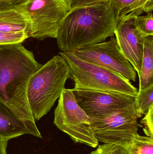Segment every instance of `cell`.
Segmentation results:
<instances>
[{
	"instance_id": "cell-22",
	"label": "cell",
	"mask_w": 153,
	"mask_h": 154,
	"mask_svg": "<svg viewBox=\"0 0 153 154\" xmlns=\"http://www.w3.org/2000/svg\"><path fill=\"white\" fill-rule=\"evenodd\" d=\"M107 0H66L70 9L105 2Z\"/></svg>"
},
{
	"instance_id": "cell-16",
	"label": "cell",
	"mask_w": 153,
	"mask_h": 154,
	"mask_svg": "<svg viewBox=\"0 0 153 154\" xmlns=\"http://www.w3.org/2000/svg\"><path fill=\"white\" fill-rule=\"evenodd\" d=\"M135 103L139 115L142 117L145 115L153 105V86L138 90Z\"/></svg>"
},
{
	"instance_id": "cell-12",
	"label": "cell",
	"mask_w": 153,
	"mask_h": 154,
	"mask_svg": "<svg viewBox=\"0 0 153 154\" xmlns=\"http://www.w3.org/2000/svg\"><path fill=\"white\" fill-rule=\"evenodd\" d=\"M0 32H24L30 38L31 25L29 18L18 5H0Z\"/></svg>"
},
{
	"instance_id": "cell-13",
	"label": "cell",
	"mask_w": 153,
	"mask_h": 154,
	"mask_svg": "<svg viewBox=\"0 0 153 154\" xmlns=\"http://www.w3.org/2000/svg\"><path fill=\"white\" fill-rule=\"evenodd\" d=\"M139 78V90L153 86V37H145L143 42V56Z\"/></svg>"
},
{
	"instance_id": "cell-4",
	"label": "cell",
	"mask_w": 153,
	"mask_h": 154,
	"mask_svg": "<svg viewBox=\"0 0 153 154\" xmlns=\"http://www.w3.org/2000/svg\"><path fill=\"white\" fill-rule=\"evenodd\" d=\"M70 69L74 89L119 92L136 97L138 90L130 81L115 72L81 59L72 52H60Z\"/></svg>"
},
{
	"instance_id": "cell-23",
	"label": "cell",
	"mask_w": 153,
	"mask_h": 154,
	"mask_svg": "<svg viewBox=\"0 0 153 154\" xmlns=\"http://www.w3.org/2000/svg\"><path fill=\"white\" fill-rule=\"evenodd\" d=\"M25 0H0V5H15L22 2Z\"/></svg>"
},
{
	"instance_id": "cell-8",
	"label": "cell",
	"mask_w": 153,
	"mask_h": 154,
	"mask_svg": "<svg viewBox=\"0 0 153 154\" xmlns=\"http://www.w3.org/2000/svg\"><path fill=\"white\" fill-rule=\"evenodd\" d=\"M72 53L84 61L107 69L128 80L136 81V72L122 54L116 38L86 46Z\"/></svg>"
},
{
	"instance_id": "cell-14",
	"label": "cell",
	"mask_w": 153,
	"mask_h": 154,
	"mask_svg": "<svg viewBox=\"0 0 153 154\" xmlns=\"http://www.w3.org/2000/svg\"><path fill=\"white\" fill-rule=\"evenodd\" d=\"M127 148L129 154H153V138L137 133Z\"/></svg>"
},
{
	"instance_id": "cell-5",
	"label": "cell",
	"mask_w": 153,
	"mask_h": 154,
	"mask_svg": "<svg viewBox=\"0 0 153 154\" xmlns=\"http://www.w3.org/2000/svg\"><path fill=\"white\" fill-rule=\"evenodd\" d=\"M54 124L75 143L93 148L99 146V142L91 127L90 119L77 104L71 89L65 88L58 98Z\"/></svg>"
},
{
	"instance_id": "cell-17",
	"label": "cell",
	"mask_w": 153,
	"mask_h": 154,
	"mask_svg": "<svg viewBox=\"0 0 153 154\" xmlns=\"http://www.w3.org/2000/svg\"><path fill=\"white\" fill-rule=\"evenodd\" d=\"M135 24L137 29L144 37L153 36V13L146 15L136 16Z\"/></svg>"
},
{
	"instance_id": "cell-7",
	"label": "cell",
	"mask_w": 153,
	"mask_h": 154,
	"mask_svg": "<svg viewBox=\"0 0 153 154\" xmlns=\"http://www.w3.org/2000/svg\"><path fill=\"white\" fill-rule=\"evenodd\" d=\"M16 5L29 18L30 37L39 40L56 38L61 20L70 10L66 0H25Z\"/></svg>"
},
{
	"instance_id": "cell-19",
	"label": "cell",
	"mask_w": 153,
	"mask_h": 154,
	"mask_svg": "<svg viewBox=\"0 0 153 154\" xmlns=\"http://www.w3.org/2000/svg\"><path fill=\"white\" fill-rule=\"evenodd\" d=\"M29 36L24 32H0V45L22 43Z\"/></svg>"
},
{
	"instance_id": "cell-9",
	"label": "cell",
	"mask_w": 153,
	"mask_h": 154,
	"mask_svg": "<svg viewBox=\"0 0 153 154\" xmlns=\"http://www.w3.org/2000/svg\"><path fill=\"white\" fill-rule=\"evenodd\" d=\"M71 89L77 104L90 119L107 116L135 101V96L119 92Z\"/></svg>"
},
{
	"instance_id": "cell-24",
	"label": "cell",
	"mask_w": 153,
	"mask_h": 154,
	"mask_svg": "<svg viewBox=\"0 0 153 154\" xmlns=\"http://www.w3.org/2000/svg\"><path fill=\"white\" fill-rule=\"evenodd\" d=\"M8 140L0 138V154H7L6 148L8 145Z\"/></svg>"
},
{
	"instance_id": "cell-1",
	"label": "cell",
	"mask_w": 153,
	"mask_h": 154,
	"mask_svg": "<svg viewBox=\"0 0 153 154\" xmlns=\"http://www.w3.org/2000/svg\"><path fill=\"white\" fill-rule=\"evenodd\" d=\"M118 20L108 0L70 9L58 26L56 38L62 52L104 42L113 37Z\"/></svg>"
},
{
	"instance_id": "cell-11",
	"label": "cell",
	"mask_w": 153,
	"mask_h": 154,
	"mask_svg": "<svg viewBox=\"0 0 153 154\" xmlns=\"http://www.w3.org/2000/svg\"><path fill=\"white\" fill-rule=\"evenodd\" d=\"M24 134L42 138L36 123L25 121L0 102V138L9 141Z\"/></svg>"
},
{
	"instance_id": "cell-21",
	"label": "cell",
	"mask_w": 153,
	"mask_h": 154,
	"mask_svg": "<svg viewBox=\"0 0 153 154\" xmlns=\"http://www.w3.org/2000/svg\"><path fill=\"white\" fill-rule=\"evenodd\" d=\"M117 20L118 19L121 12L135 0H108Z\"/></svg>"
},
{
	"instance_id": "cell-18",
	"label": "cell",
	"mask_w": 153,
	"mask_h": 154,
	"mask_svg": "<svg viewBox=\"0 0 153 154\" xmlns=\"http://www.w3.org/2000/svg\"><path fill=\"white\" fill-rule=\"evenodd\" d=\"M90 154H129L126 146L113 143H104L96 147Z\"/></svg>"
},
{
	"instance_id": "cell-10",
	"label": "cell",
	"mask_w": 153,
	"mask_h": 154,
	"mask_svg": "<svg viewBox=\"0 0 153 154\" xmlns=\"http://www.w3.org/2000/svg\"><path fill=\"white\" fill-rule=\"evenodd\" d=\"M134 19L127 14L119 19L115 35L122 54L138 74L143 60L144 37L137 29Z\"/></svg>"
},
{
	"instance_id": "cell-15",
	"label": "cell",
	"mask_w": 153,
	"mask_h": 154,
	"mask_svg": "<svg viewBox=\"0 0 153 154\" xmlns=\"http://www.w3.org/2000/svg\"><path fill=\"white\" fill-rule=\"evenodd\" d=\"M153 0H135L121 12L118 20L127 14L136 17L144 13H153Z\"/></svg>"
},
{
	"instance_id": "cell-3",
	"label": "cell",
	"mask_w": 153,
	"mask_h": 154,
	"mask_svg": "<svg viewBox=\"0 0 153 154\" xmlns=\"http://www.w3.org/2000/svg\"><path fill=\"white\" fill-rule=\"evenodd\" d=\"M70 76L69 66L60 55L42 65L32 75L28 84L27 98L35 121L50 111Z\"/></svg>"
},
{
	"instance_id": "cell-20",
	"label": "cell",
	"mask_w": 153,
	"mask_h": 154,
	"mask_svg": "<svg viewBox=\"0 0 153 154\" xmlns=\"http://www.w3.org/2000/svg\"><path fill=\"white\" fill-rule=\"evenodd\" d=\"M140 123L145 134L153 138V105L150 107Z\"/></svg>"
},
{
	"instance_id": "cell-6",
	"label": "cell",
	"mask_w": 153,
	"mask_h": 154,
	"mask_svg": "<svg viewBox=\"0 0 153 154\" xmlns=\"http://www.w3.org/2000/svg\"><path fill=\"white\" fill-rule=\"evenodd\" d=\"M139 115L135 103L110 116L100 119H90L91 127L99 142L113 143L127 147L142 128L137 119Z\"/></svg>"
},
{
	"instance_id": "cell-2",
	"label": "cell",
	"mask_w": 153,
	"mask_h": 154,
	"mask_svg": "<svg viewBox=\"0 0 153 154\" xmlns=\"http://www.w3.org/2000/svg\"><path fill=\"white\" fill-rule=\"evenodd\" d=\"M41 66L22 43L0 45V102L33 124L27 89L30 79Z\"/></svg>"
}]
</instances>
